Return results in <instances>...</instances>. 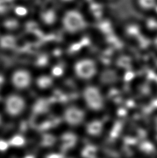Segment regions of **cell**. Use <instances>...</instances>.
I'll use <instances>...</instances> for the list:
<instances>
[{"mask_svg":"<svg viewBox=\"0 0 157 158\" xmlns=\"http://www.w3.org/2000/svg\"><path fill=\"white\" fill-rule=\"evenodd\" d=\"M62 22L64 29L70 33L80 32L87 26L85 13L74 6L68 7L64 11L62 16Z\"/></svg>","mask_w":157,"mask_h":158,"instance_id":"6da1fadb","label":"cell"},{"mask_svg":"<svg viewBox=\"0 0 157 158\" xmlns=\"http://www.w3.org/2000/svg\"><path fill=\"white\" fill-rule=\"evenodd\" d=\"M83 100L87 107L93 111H99L103 107L104 99L98 88L88 86L83 92Z\"/></svg>","mask_w":157,"mask_h":158,"instance_id":"7a4b0ae2","label":"cell"},{"mask_svg":"<svg viewBox=\"0 0 157 158\" xmlns=\"http://www.w3.org/2000/svg\"><path fill=\"white\" fill-rule=\"evenodd\" d=\"M75 73L83 79H91L95 75L97 67L93 60L85 58L80 60L75 65Z\"/></svg>","mask_w":157,"mask_h":158,"instance_id":"3957f363","label":"cell"},{"mask_svg":"<svg viewBox=\"0 0 157 158\" xmlns=\"http://www.w3.org/2000/svg\"><path fill=\"white\" fill-rule=\"evenodd\" d=\"M25 106L23 99L17 95H11L7 98L6 108L8 113L11 115H16L23 111Z\"/></svg>","mask_w":157,"mask_h":158,"instance_id":"277c9868","label":"cell"},{"mask_svg":"<svg viewBox=\"0 0 157 158\" xmlns=\"http://www.w3.org/2000/svg\"><path fill=\"white\" fill-rule=\"evenodd\" d=\"M65 118L69 124L76 125L80 123L85 118V112L80 108L72 106L66 109Z\"/></svg>","mask_w":157,"mask_h":158,"instance_id":"5b68a950","label":"cell"},{"mask_svg":"<svg viewBox=\"0 0 157 158\" xmlns=\"http://www.w3.org/2000/svg\"><path fill=\"white\" fill-rule=\"evenodd\" d=\"M12 81L15 87L18 89H24L30 85L31 76L26 71H17L13 75Z\"/></svg>","mask_w":157,"mask_h":158,"instance_id":"8992f818","label":"cell"},{"mask_svg":"<svg viewBox=\"0 0 157 158\" xmlns=\"http://www.w3.org/2000/svg\"><path fill=\"white\" fill-rule=\"evenodd\" d=\"M133 4L140 11L152 12L157 7V0H133Z\"/></svg>","mask_w":157,"mask_h":158,"instance_id":"52a82bcc","label":"cell"},{"mask_svg":"<svg viewBox=\"0 0 157 158\" xmlns=\"http://www.w3.org/2000/svg\"><path fill=\"white\" fill-rule=\"evenodd\" d=\"M40 16L45 22L51 23L57 19V13L54 9L49 7L42 9Z\"/></svg>","mask_w":157,"mask_h":158,"instance_id":"ba28073f","label":"cell"},{"mask_svg":"<svg viewBox=\"0 0 157 158\" xmlns=\"http://www.w3.org/2000/svg\"><path fill=\"white\" fill-rule=\"evenodd\" d=\"M14 4V0H0V13H3L8 9H13Z\"/></svg>","mask_w":157,"mask_h":158,"instance_id":"9c48e42d","label":"cell"},{"mask_svg":"<svg viewBox=\"0 0 157 158\" xmlns=\"http://www.w3.org/2000/svg\"><path fill=\"white\" fill-rule=\"evenodd\" d=\"M51 83L52 80L49 77H41L38 80V84L41 88H47L51 85Z\"/></svg>","mask_w":157,"mask_h":158,"instance_id":"30bf717a","label":"cell"},{"mask_svg":"<svg viewBox=\"0 0 157 158\" xmlns=\"http://www.w3.org/2000/svg\"><path fill=\"white\" fill-rule=\"evenodd\" d=\"M59 2L62 4L67 6L68 7L74 6V5H76V3L79 1V0H58Z\"/></svg>","mask_w":157,"mask_h":158,"instance_id":"8fae6325","label":"cell"},{"mask_svg":"<svg viewBox=\"0 0 157 158\" xmlns=\"http://www.w3.org/2000/svg\"><path fill=\"white\" fill-rule=\"evenodd\" d=\"M11 143L14 145L20 146L23 145L24 143V139L22 137L17 136L15 137L14 138H13L11 141Z\"/></svg>","mask_w":157,"mask_h":158,"instance_id":"7c38bea8","label":"cell"},{"mask_svg":"<svg viewBox=\"0 0 157 158\" xmlns=\"http://www.w3.org/2000/svg\"><path fill=\"white\" fill-rule=\"evenodd\" d=\"M8 148V144L4 141H0V150L4 151Z\"/></svg>","mask_w":157,"mask_h":158,"instance_id":"4fadbf2b","label":"cell"},{"mask_svg":"<svg viewBox=\"0 0 157 158\" xmlns=\"http://www.w3.org/2000/svg\"><path fill=\"white\" fill-rule=\"evenodd\" d=\"M93 1H94V0H79V1H80V2H83L84 5L88 4L89 3L93 2Z\"/></svg>","mask_w":157,"mask_h":158,"instance_id":"5bb4252c","label":"cell"},{"mask_svg":"<svg viewBox=\"0 0 157 158\" xmlns=\"http://www.w3.org/2000/svg\"><path fill=\"white\" fill-rule=\"evenodd\" d=\"M102 1H103L104 2L109 4L113 3H115V2H117L119 0H102Z\"/></svg>","mask_w":157,"mask_h":158,"instance_id":"9a60e30c","label":"cell"},{"mask_svg":"<svg viewBox=\"0 0 157 158\" xmlns=\"http://www.w3.org/2000/svg\"><path fill=\"white\" fill-rule=\"evenodd\" d=\"M15 2H16L17 3H26V2H28L30 0H14Z\"/></svg>","mask_w":157,"mask_h":158,"instance_id":"2e32d148","label":"cell"},{"mask_svg":"<svg viewBox=\"0 0 157 158\" xmlns=\"http://www.w3.org/2000/svg\"><path fill=\"white\" fill-rule=\"evenodd\" d=\"M26 158H33L32 157H31V156H28V157H27Z\"/></svg>","mask_w":157,"mask_h":158,"instance_id":"e0dca14e","label":"cell"}]
</instances>
